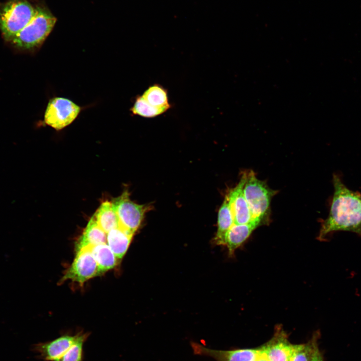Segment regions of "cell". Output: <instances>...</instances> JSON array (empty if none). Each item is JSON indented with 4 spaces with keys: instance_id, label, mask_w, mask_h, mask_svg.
<instances>
[{
    "instance_id": "6da1fadb",
    "label": "cell",
    "mask_w": 361,
    "mask_h": 361,
    "mask_svg": "<svg viewBox=\"0 0 361 361\" xmlns=\"http://www.w3.org/2000/svg\"><path fill=\"white\" fill-rule=\"evenodd\" d=\"M333 184L329 215L321 222L318 239L324 240L329 234L338 231L361 235V193L347 188L338 174H333Z\"/></svg>"
},
{
    "instance_id": "7a4b0ae2",
    "label": "cell",
    "mask_w": 361,
    "mask_h": 361,
    "mask_svg": "<svg viewBox=\"0 0 361 361\" xmlns=\"http://www.w3.org/2000/svg\"><path fill=\"white\" fill-rule=\"evenodd\" d=\"M56 18L47 9L38 7L30 22L12 40V43L22 50L39 48L53 30Z\"/></svg>"
},
{
    "instance_id": "3957f363",
    "label": "cell",
    "mask_w": 361,
    "mask_h": 361,
    "mask_svg": "<svg viewBox=\"0 0 361 361\" xmlns=\"http://www.w3.org/2000/svg\"><path fill=\"white\" fill-rule=\"evenodd\" d=\"M36 8L27 0H11L0 9V30L4 39L12 42L32 20Z\"/></svg>"
},
{
    "instance_id": "277c9868",
    "label": "cell",
    "mask_w": 361,
    "mask_h": 361,
    "mask_svg": "<svg viewBox=\"0 0 361 361\" xmlns=\"http://www.w3.org/2000/svg\"><path fill=\"white\" fill-rule=\"evenodd\" d=\"M243 193L255 219L264 220L268 212L272 197L276 193L264 182L258 179L251 170L245 171Z\"/></svg>"
},
{
    "instance_id": "5b68a950",
    "label": "cell",
    "mask_w": 361,
    "mask_h": 361,
    "mask_svg": "<svg viewBox=\"0 0 361 361\" xmlns=\"http://www.w3.org/2000/svg\"><path fill=\"white\" fill-rule=\"evenodd\" d=\"M81 107L71 100L60 97L50 99L44 114L45 123L57 130L72 123L81 111Z\"/></svg>"
},
{
    "instance_id": "8992f818",
    "label": "cell",
    "mask_w": 361,
    "mask_h": 361,
    "mask_svg": "<svg viewBox=\"0 0 361 361\" xmlns=\"http://www.w3.org/2000/svg\"><path fill=\"white\" fill-rule=\"evenodd\" d=\"M111 202L117 214L119 226L134 233L139 227L144 214L149 210V206L132 202L127 190Z\"/></svg>"
},
{
    "instance_id": "52a82bcc",
    "label": "cell",
    "mask_w": 361,
    "mask_h": 361,
    "mask_svg": "<svg viewBox=\"0 0 361 361\" xmlns=\"http://www.w3.org/2000/svg\"><path fill=\"white\" fill-rule=\"evenodd\" d=\"M100 274L98 266L88 247L76 252V256L61 281L70 280L83 285Z\"/></svg>"
},
{
    "instance_id": "ba28073f",
    "label": "cell",
    "mask_w": 361,
    "mask_h": 361,
    "mask_svg": "<svg viewBox=\"0 0 361 361\" xmlns=\"http://www.w3.org/2000/svg\"><path fill=\"white\" fill-rule=\"evenodd\" d=\"M259 349L269 361H290L294 344L289 341L282 326L277 325L272 337Z\"/></svg>"
},
{
    "instance_id": "9c48e42d",
    "label": "cell",
    "mask_w": 361,
    "mask_h": 361,
    "mask_svg": "<svg viewBox=\"0 0 361 361\" xmlns=\"http://www.w3.org/2000/svg\"><path fill=\"white\" fill-rule=\"evenodd\" d=\"M191 345L195 354L211 357L216 361H257L260 354L259 348L224 350L210 348L195 342Z\"/></svg>"
},
{
    "instance_id": "30bf717a",
    "label": "cell",
    "mask_w": 361,
    "mask_h": 361,
    "mask_svg": "<svg viewBox=\"0 0 361 361\" xmlns=\"http://www.w3.org/2000/svg\"><path fill=\"white\" fill-rule=\"evenodd\" d=\"M80 333L65 334L53 340L38 343L33 345V350L45 361H58L76 342Z\"/></svg>"
},
{
    "instance_id": "8fae6325",
    "label": "cell",
    "mask_w": 361,
    "mask_h": 361,
    "mask_svg": "<svg viewBox=\"0 0 361 361\" xmlns=\"http://www.w3.org/2000/svg\"><path fill=\"white\" fill-rule=\"evenodd\" d=\"M245 180L244 171L238 185L227 195L233 215L234 224H248L258 219L254 218L244 197L243 188Z\"/></svg>"
},
{
    "instance_id": "7c38bea8",
    "label": "cell",
    "mask_w": 361,
    "mask_h": 361,
    "mask_svg": "<svg viewBox=\"0 0 361 361\" xmlns=\"http://www.w3.org/2000/svg\"><path fill=\"white\" fill-rule=\"evenodd\" d=\"M262 221L257 219L248 224H234L228 230L225 237L224 245L227 247L229 254H233Z\"/></svg>"
},
{
    "instance_id": "4fadbf2b",
    "label": "cell",
    "mask_w": 361,
    "mask_h": 361,
    "mask_svg": "<svg viewBox=\"0 0 361 361\" xmlns=\"http://www.w3.org/2000/svg\"><path fill=\"white\" fill-rule=\"evenodd\" d=\"M133 234L120 226L107 233V244L119 260L126 253Z\"/></svg>"
},
{
    "instance_id": "5bb4252c",
    "label": "cell",
    "mask_w": 361,
    "mask_h": 361,
    "mask_svg": "<svg viewBox=\"0 0 361 361\" xmlns=\"http://www.w3.org/2000/svg\"><path fill=\"white\" fill-rule=\"evenodd\" d=\"M102 243H107V234L98 225L92 216L76 242V252L87 247Z\"/></svg>"
},
{
    "instance_id": "9a60e30c",
    "label": "cell",
    "mask_w": 361,
    "mask_h": 361,
    "mask_svg": "<svg viewBox=\"0 0 361 361\" xmlns=\"http://www.w3.org/2000/svg\"><path fill=\"white\" fill-rule=\"evenodd\" d=\"M98 266L100 274L114 268L119 260L107 243L88 247Z\"/></svg>"
},
{
    "instance_id": "2e32d148",
    "label": "cell",
    "mask_w": 361,
    "mask_h": 361,
    "mask_svg": "<svg viewBox=\"0 0 361 361\" xmlns=\"http://www.w3.org/2000/svg\"><path fill=\"white\" fill-rule=\"evenodd\" d=\"M98 225L107 234L119 226L112 202H103L93 216Z\"/></svg>"
},
{
    "instance_id": "e0dca14e",
    "label": "cell",
    "mask_w": 361,
    "mask_h": 361,
    "mask_svg": "<svg viewBox=\"0 0 361 361\" xmlns=\"http://www.w3.org/2000/svg\"><path fill=\"white\" fill-rule=\"evenodd\" d=\"M234 224L233 215L226 196L218 213V230L215 238L217 244L224 245L226 234Z\"/></svg>"
},
{
    "instance_id": "ac0fdd59",
    "label": "cell",
    "mask_w": 361,
    "mask_h": 361,
    "mask_svg": "<svg viewBox=\"0 0 361 361\" xmlns=\"http://www.w3.org/2000/svg\"><path fill=\"white\" fill-rule=\"evenodd\" d=\"M141 96L153 107L166 111L170 107L167 91L158 84H155L149 86Z\"/></svg>"
},
{
    "instance_id": "d6986e66",
    "label": "cell",
    "mask_w": 361,
    "mask_h": 361,
    "mask_svg": "<svg viewBox=\"0 0 361 361\" xmlns=\"http://www.w3.org/2000/svg\"><path fill=\"white\" fill-rule=\"evenodd\" d=\"M319 333L315 332L306 343L294 344V349L290 361H311L319 349L317 344Z\"/></svg>"
},
{
    "instance_id": "ffe728a7",
    "label": "cell",
    "mask_w": 361,
    "mask_h": 361,
    "mask_svg": "<svg viewBox=\"0 0 361 361\" xmlns=\"http://www.w3.org/2000/svg\"><path fill=\"white\" fill-rule=\"evenodd\" d=\"M89 333L80 332L76 342L58 361H84V344Z\"/></svg>"
},
{
    "instance_id": "44dd1931",
    "label": "cell",
    "mask_w": 361,
    "mask_h": 361,
    "mask_svg": "<svg viewBox=\"0 0 361 361\" xmlns=\"http://www.w3.org/2000/svg\"><path fill=\"white\" fill-rule=\"evenodd\" d=\"M131 111L134 115L145 118H152L159 116L166 111V110L152 106L142 96L138 97Z\"/></svg>"
},
{
    "instance_id": "7402d4cb",
    "label": "cell",
    "mask_w": 361,
    "mask_h": 361,
    "mask_svg": "<svg viewBox=\"0 0 361 361\" xmlns=\"http://www.w3.org/2000/svg\"><path fill=\"white\" fill-rule=\"evenodd\" d=\"M311 361H323L322 356L319 351V349L317 351Z\"/></svg>"
},
{
    "instance_id": "603a6c76",
    "label": "cell",
    "mask_w": 361,
    "mask_h": 361,
    "mask_svg": "<svg viewBox=\"0 0 361 361\" xmlns=\"http://www.w3.org/2000/svg\"><path fill=\"white\" fill-rule=\"evenodd\" d=\"M257 361H269V360L263 354L261 353V352L260 351V354L259 355V356L258 358Z\"/></svg>"
}]
</instances>
